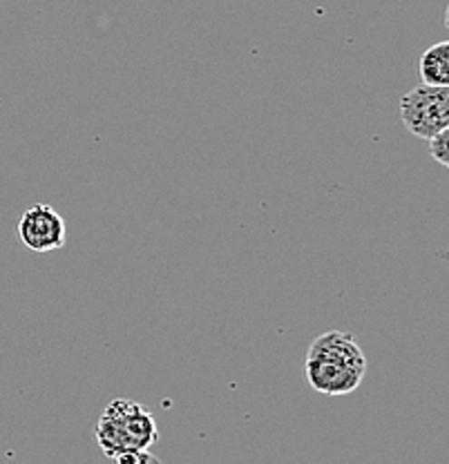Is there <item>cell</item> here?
Instances as JSON below:
<instances>
[{"label": "cell", "mask_w": 449, "mask_h": 464, "mask_svg": "<svg viewBox=\"0 0 449 464\" xmlns=\"http://www.w3.org/2000/svg\"><path fill=\"white\" fill-rule=\"evenodd\" d=\"M366 357L351 333L329 331L316 337L304 360V380L325 395H349L362 384Z\"/></svg>", "instance_id": "6da1fadb"}, {"label": "cell", "mask_w": 449, "mask_h": 464, "mask_svg": "<svg viewBox=\"0 0 449 464\" xmlns=\"http://www.w3.org/2000/svg\"><path fill=\"white\" fill-rule=\"evenodd\" d=\"M157 440V420L148 406L134 400L119 398L110 402L96 424V442L110 460L125 453L146 451Z\"/></svg>", "instance_id": "7a4b0ae2"}, {"label": "cell", "mask_w": 449, "mask_h": 464, "mask_svg": "<svg viewBox=\"0 0 449 464\" xmlns=\"http://www.w3.org/2000/svg\"><path fill=\"white\" fill-rule=\"evenodd\" d=\"M400 119L407 132L432 139L449 128V87L420 85L400 99Z\"/></svg>", "instance_id": "3957f363"}, {"label": "cell", "mask_w": 449, "mask_h": 464, "mask_svg": "<svg viewBox=\"0 0 449 464\" xmlns=\"http://www.w3.org/2000/svg\"><path fill=\"white\" fill-rule=\"evenodd\" d=\"M16 235L27 250L43 255L65 246L67 226L56 208H52L50 203H36L21 215Z\"/></svg>", "instance_id": "277c9868"}, {"label": "cell", "mask_w": 449, "mask_h": 464, "mask_svg": "<svg viewBox=\"0 0 449 464\" xmlns=\"http://www.w3.org/2000/svg\"><path fill=\"white\" fill-rule=\"evenodd\" d=\"M420 79L423 85L449 87V43L441 41L420 56Z\"/></svg>", "instance_id": "5b68a950"}, {"label": "cell", "mask_w": 449, "mask_h": 464, "mask_svg": "<svg viewBox=\"0 0 449 464\" xmlns=\"http://www.w3.org/2000/svg\"><path fill=\"white\" fill-rule=\"evenodd\" d=\"M429 154L436 159V163H441L443 168L449 166V128L438 132L436 137L429 139Z\"/></svg>", "instance_id": "8992f818"}, {"label": "cell", "mask_w": 449, "mask_h": 464, "mask_svg": "<svg viewBox=\"0 0 449 464\" xmlns=\"http://www.w3.org/2000/svg\"><path fill=\"white\" fill-rule=\"evenodd\" d=\"M117 464H161V460L146 449V451H132L125 453V456H119Z\"/></svg>", "instance_id": "52a82bcc"}]
</instances>
